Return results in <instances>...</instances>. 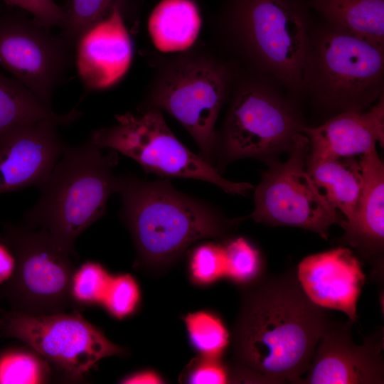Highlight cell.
<instances>
[{
  "label": "cell",
  "instance_id": "6da1fadb",
  "mask_svg": "<svg viewBox=\"0 0 384 384\" xmlns=\"http://www.w3.org/2000/svg\"><path fill=\"white\" fill-rule=\"evenodd\" d=\"M230 338V380L301 383L321 336L333 324L289 270L241 287Z\"/></svg>",
  "mask_w": 384,
  "mask_h": 384
},
{
  "label": "cell",
  "instance_id": "7a4b0ae2",
  "mask_svg": "<svg viewBox=\"0 0 384 384\" xmlns=\"http://www.w3.org/2000/svg\"><path fill=\"white\" fill-rule=\"evenodd\" d=\"M121 215L134 240L136 267L168 270L194 242L230 238L245 218L230 219L210 204L177 191L168 180L117 177Z\"/></svg>",
  "mask_w": 384,
  "mask_h": 384
},
{
  "label": "cell",
  "instance_id": "3957f363",
  "mask_svg": "<svg viewBox=\"0 0 384 384\" xmlns=\"http://www.w3.org/2000/svg\"><path fill=\"white\" fill-rule=\"evenodd\" d=\"M304 0H227L223 26L252 73L267 76L294 96L302 93L313 23Z\"/></svg>",
  "mask_w": 384,
  "mask_h": 384
},
{
  "label": "cell",
  "instance_id": "277c9868",
  "mask_svg": "<svg viewBox=\"0 0 384 384\" xmlns=\"http://www.w3.org/2000/svg\"><path fill=\"white\" fill-rule=\"evenodd\" d=\"M90 138L66 146L46 181L40 198L24 217V228H38L72 254L78 236L105 213L109 198L117 193L113 173L117 153L101 152Z\"/></svg>",
  "mask_w": 384,
  "mask_h": 384
},
{
  "label": "cell",
  "instance_id": "5b68a950",
  "mask_svg": "<svg viewBox=\"0 0 384 384\" xmlns=\"http://www.w3.org/2000/svg\"><path fill=\"white\" fill-rule=\"evenodd\" d=\"M384 50L324 21L314 25L302 92L332 116L362 112L383 95Z\"/></svg>",
  "mask_w": 384,
  "mask_h": 384
},
{
  "label": "cell",
  "instance_id": "8992f818",
  "mask_svg": "<svg viewBox=\"0 0 384 384\" xmlns=\"http://www.w3.org/2000/svg\"><path fill=\"white\" fill-rule=\"evenodd\" d=\"M273 79L251 74L235 77L233 95L215 157L222 164L242 158L268 161L288 151L305 127L293 98Z\"/></svg>",
  "mask_w": 384,
  "mask_h": 384
},
{
  "label": "cell",
  "instance_id": "52a82bcc",
  "mask_svg": "<svg viewBox=\"0 0 384 384\" xmlns=\"http://www.w3.org/2000/svg\"><path fill=\"white\" fill-rule=\"evenodd\" d=\"M235 77L226 63L202 55H183L158 72L146 105L176 119L196 141L201 156L213 165L215 127Z\"/></svg>",
  "mask_w": 384,
  "mask_h": 384
},
{
  "label": "cell",
  "instance_id": "ba28073f",
  "mask_svg": "<svg viewBox=\"0 0 384 384\" xmlns=\"http://www.w3.org/2000/svg\"><path fill=\"white\" fill-rule=\"evenodd\" d=\"M115 124L95 130L90 139L137 161L146 172L163 177L201 180L226 193L244 195L252 186L222 177L201 155L185 146L172 133L160 109L145 105L116 117Z\"/></svg>",
  "mask_w": 384,
  "mask_h": 384
},
{
  "label": "cell",
  "instance_id": "9c48e42d",
  "mask_svg": "<svg viewBox=\"0 0 384 384\" xmlns=\"http://www.w3.org/2000/svg\"><path fill=\"white\" fill-rule=\"evenodd\" d=\"M1 240L16 260L11 277L0 291L11 311L29 315L64 311L72 303L70 284L75 270L71 254L44 232L23 226L4 225Z\"/></svg>",
  "mask_w": 384,
  "mask_h": 384
},
{
  "label": "cell",
  "instance_id": "30bf717a",
  "mask_svg": "<svg viewBox=\"0 0 384 384\" xmlns=\"http://www.w3.org/2000/svg\"><path fill=\"white\" fill-rule=\"evenodd\" d=\"M309 144L299 134L288 151L287 159H272L255 189V209L247 216L272 226L309 230L326 240L329 228L345 219L316 186L306 169Z\"/></svg>",
  "mask_w": 384,
  "mask_h": 384
},
{
  "label": "cell",
  "instance_id": "8fae6325",
  "mask_svg": "<svg viewBox=\"0 0 384 384\" xmlns=\"http://www.w3.org/2000/svg\"><path fill=\"white\" fill-rule=\"evenodd\" d=\"M3 336L30 346L70 380L83 375L101 359L126 350L76 314L29 315L10 311L0 316Z\"/></svg>",
  "mask_w": 384,
  "mask_h": 384
},
{
  "label": "cell",
  "instance_id": "7c38bea8",
  "mask_svg": "<svg viewBox=\"0 0 384 384\" xmlns=\"http://www.w3.org/2000/svg\"><path fill=\"white\" fill-rule=\"evenodd\" d=\"M0 14V66L44 104L74 64L75 48L27 12Z\"/></svg>",
  "mask_w": 384,
  "mask_h": 384
},
{
  "label": "cell",
  "instance_id": "4fadbf2b",
  "mask_svg": "<svg viewBox=\"0 0 384 384\" xmlns=\"http://www.w3.org/2000/svg\"><path fill=\"white\" fill-rule=\"evenodd\" d=\"M353 323L334 321L321 336L305 378L307 384H381L384 381L383 329L352 340Z\"/></svg>",
  "mask_w": 384,
  "mask_h": 384
},
{
  "label": "cell",
  "instance_id": "5bb4252c",
  "mask_svg": "<svg viewBox=\"0 0 384 384\" xmlns=\"http://www.w3.org/2000/svg\"><path fill=\"white\" fill-rule=\"evenodd\" d=\"M59 126L50 120L36 122L0 140V194L39 187L46 181L67 146L57 132Z\"/></svg>",
  "mask_w": 384,
  "mask_h": 384
},
{
  "label": "cell",
  "instance_id": "9a60e30c",
  "mask_svg": "<svg viewBox=\"0 0 384 384\" xmlns=\"http://www.w3.org/2000/svg\"><path fill=\"white\" fill-rule=\"evenodd\" d=\"M123 6L116 5L87 29L75 46L79 77L88 90H102L119 82L133 57L132 40L124 23Z\"/></svg>",
  "mask_w": 384,
  "mask_h": 384
},
{
  "label": "cell",
  "instance_id": "2e32d148",
  "mask_svg": "<svg viewBox=\"0 0 384 384\" xmlns=\"http://www.w3.org/2000/svg\"><path fill=\"white\" fill-rule=\"evenodd\" d=\"M299 284L316 305L341 311L356 321L357 302L365 282L358 259L347 247L311 255L297 270Z\"/></svg>",
  "mask_w": 384,
  "mask_h": 384
},
{
  "label": "cell",
  "instance_id": "e0dca14e",
  "mask_svg": "<svg viewBox=\"0 0 384 384\" xmlns=\"http://www.w3.org/2000/svg\"><path fill=\"white\" fill-rule=\"evenodd\" d=\"M363 182L352 218L344 222L342 241L372 265V277L383 280L384 165L376 148L361 156Z\"/></svg>",
  "mask_w": 384,
  "mask_h": 384
},
{
  "label": "cell",
  "instance_id": "ac0fdd59",
  "mask_svg": "<svg viewBox=\"0 0 384 384\" xmlns=\"http://www.w3.org/2000/svg\"><path fill=\"white\" fill-rule=\"evenodd\" d=\"M302 132L309 139L307 157L313 159L361 156L375 148L377 142L383 146V95L366 112L339 113L318 127L305 126Z\"/></svg>",
  "mask_w": 384,
  "mask_h": 384
},
{
  "label": "cell",
  "instance_id": "d6986e66",
  "mask_svg": "<svg viewBox=\"0 0 384 384\" xmlns=\"http://www.w3.org/2000/svg\"><path fill=\"white\" fill-rule=\"evenodd\" d=\"M201 27L200 12L193 0H161L148 21L151 41L164 53L183 52L191 48Z\"/></svg>",
  "mask_w": 384,
  "mask_h": 384
},
{
  "label": "cell",
  "instance_id": "ffe728a7",
  "mask_svg": "<svg viewBox=\"0 0 384 384\" xmlns=\"http://www.w3.org/2000/svg\"><path fill=\"white\" fill-rule=\"evenodd\" d=\"M323 21L384 50V0H309Z\"/></svg>",
  "mask_w": 384,
  "mask_h": 384
},
{
  "label": "cell",
  "instance_id": "44dd1931",
  "mask_svg": "<svg viewBox=\"0 0 384 384\" xmlns=\"http://www.w3.org/2000/svg\"><path fill=\"white\" fill-rule=\"evenodd\" d=\"M306 169L330 204L350 220L361 190L363 177L353 157L313 159L306 156Z\"/></svg>",
  "mask_w": 384,
  "mask_h": 384
},
{
  "label": "cell",
  "instance_id": "7402d4cb",
  "mask_svg": "<svg viewBox=\"0 0 384 384\" xmlns=\"http://www.w3.org/2000/svg\"><path fill=\"white\" fill-rule=\"evenodd\" d=\"M80 115L75 109L66 114L55 112L17 80L0 73V140L24 124L50 120L68 126Z\"/></svg>",
  "mask_w": 384,
  "mask_h": 384
},
{
  "label": "cell",
  "instance_id": "603a6c76",
  "mask_svg": "<svg viewBox=\"0 0 384 384\" xmlns=\"http://www.w3.org/2000/svg\"><path fill=\"white\" fill-rule=\"evenodd\" d=\"M51 364L34 349L11 347L0 351V384L48 383Z\"/></svg>",
  "mask_w": 384,
  "mask_h": 384
},
{
  "label": "cell",
  "instance_id": "cb8c5ba5",
  "mask_svg": "<svg viewBox=\"0 0 384 384\" xmlns=\"http://www.w3.org/2000/svg\"><path fill=\"white\" fill-rule=\"evenodd\" d=\"M188 337L199 356L221 358L230 342L222 319L209 311L189 313L183 318Z\"/></svg>",
  "mask_w": 384,
  "mask_h": 384
},
{
  "label": "cell",
  "instance_id": "d4e9b609",
  "mask_svg": "<svg viewBox=\"0 0 384 384\" xmlns=\"http://www.w3.org/2000/svg\"><path fill=\"white\" fill-rule=\"evenodd\" d=\"M125 0H67L63 7L60 36L75 48L81 36Z\"/></svg>",
  "mask_w": 384,
  "mask_h": 384
},
{
  "label": "cell",
  "instance_id": "484cf974",
  "mask_svg": "<svg viewBox=\"0 0 384 384\" xmlns=\"http://www.w3.org/2000/svg\"><path fill=\"white\" fill-rule=\"evenodd\" d=\"M228 276L241 287L250 284L265 274V265L260 251L245 238L239 237L223 241Z\"/></svg>",
  "mask_w": 384,
  "mask_h": 384
},
{
  "label": "cell",
  "instance_id": "4316f807",
  "mask_svg": "<svg viewBox=\"0 0 384 384\" xmlns=\"http://www.w3.org/2000/svg\"><path fill=\"white\" fill-rule=\"evenodd\" d=\"M108 281V274L100 264L86 262L73 273L70 284L71 302L82 306L97 303Z\"/></svg>",
  "mask_w": 384,
  "mask_h": 384
},
{
  "label": "cell",
  "instance_id": "83f0119b",
  "mask_svg": "<svg viewBox=\"0 0 384 384\" xmlns=\"http://www.w3.org/2000/svg\"><path fill=\"white\" fill-rule=\"evenodd\" d=\"M225 270L223 246L206 242L197 246L191 254L188 274L197 285L203 286L214 282Z\"/></svg>",
  "mask_w": 384,
  "mask_h": 384
},
{
  "label": "cell",
  "instance_id": "f1b7e54d",
  "mask_svg": "<svg viewBox=\"0 0 384 384\" xmlns=\"http://www.w3.org/2000/svg\"><path fill=\"white\" fill-rule=\"evenodd\" d=\"M139 302V288L132 277L122 274L110 281L105 306L112 316L127 317L136 311Z\"/></svg>",
  "mask_w": 384,
  "mask_h": 384
},
{
  "label": "cell",
  "instance_id": "f546056e",
  "mask_svg": "<svg viewBox=\"0 0 384 384\" xmlns=\"http://www.w3.org/2000/svg\"><path fill=\"white\" fill-rule=\"evenodd\" d=\"M191 384L230 383V369L220 358L199 356L190 361L180 375V382Z\"/></svg>",
  "mask_w": 384,
  "mask_h": 384
},
{
  "label": "cell",
  "instance_id": "4dcf8cb0",
  "mask_svg": "<svg viewBox=\"0 0 384 384\" xmlns=\"http://www.w3.org/2000/svg\"><path fill=\"white\" fill-rule=\"evenodd\" d=\"M7 6L21 9L48 28L60 26L63 7L55 0H1Z\"/></svg>",
  "mask_w": 384,
  "mask_h": 384
},
{
  "label": "cell",
  "instance_id": "1f68e13d",
  "mask_svg": "<svg viewBox=\"0 0 384 384\" xmlns=\"http://www.w3.org/2000/svg\"><path fill=\"white\" fill-rule=\"evenodd\" d=\"M16 265L15 257L10 247L0 240V284L3 285L12 276Z\"/></svg>",
  "mask_w": 384,
  "mask_h": 384
},
{
  "label": "cell",
  "instance_id": "d6a6232c",
  "mask_svg": "<svg viewBox=\"0 0 384 384\" xmlns=\"http://www.w3.org/2000/svg\"><path fill=\"white\" fill-rule=\"evenodd\" d=\"M164 380L156 372L150 370H141L124 377L122 383H162Z\"/></svg>",
  "mask_w": 384,
  "mask_h": 384
},
{
  "label": "cell",
  "instance_id": "836d02e7",
  "mask_svg": "<svg viewBox=\"0 0 384 384\" xmlns=\"http://www.w3.org/2000/svg\"><path fill=\"white\" fill-rule=\"evenodd\" d=\"M1 6H0V13H1Z\"/></svg>",
  "mask_w": 384,
  "mask_h": 384
}]
</instances>
